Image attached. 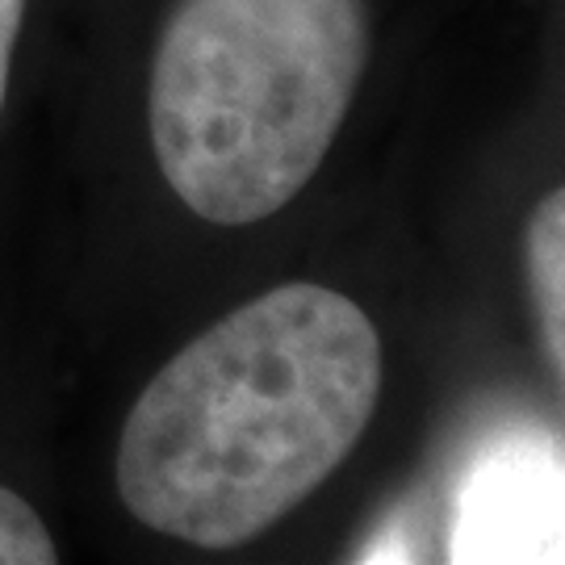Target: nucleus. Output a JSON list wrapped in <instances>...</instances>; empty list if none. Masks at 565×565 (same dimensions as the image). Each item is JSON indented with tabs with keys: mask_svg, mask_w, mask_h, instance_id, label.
<instances>
[{
	"mask_svg": "<svg viewBox=\"0 0 565 565\" xmlns=\"http://www.w3.org/2000/svg\"><path fill=\"white\" fill-rule=\"evenodd\" d=\"M21 13H25V0H0V109H4V93H9V67H13V46L21 34Z\"/></svg>",
	"mask_w": 565,
	"mask_h": 565,
	"instance_id": "5",
	"label": "nucleus"
},
{
	"mask_svg": "<svg viewBox=\"0 0 565 565\" xmlns=\"http://www.w3.org/2000/svg\"><path fill=\"white\" fill-rule=\"evenodd\" d=\"M364 0H181L151 63V147L198 218L247 226L315 181L369 63Z\"/></svg>",
	"mask_w": 565,
	"mask_h": 565,
	"instance_id": "2",
	"label": "nucleus"
},
{
	"mask_svg": "<svg viewBox=\"0 0 565 565\" xmlns=\"http://www.w3.org/2000/svg\"><path fill=\"white\" fill-rule=\"evenodd\" d=\"M527 277L541 323V343L562 377L565 369V193L553 189L527 223Z\"/></svg>",
	"mask_w": 565,
	"mask_h": 565,
	"instance_id": "3",
	"label": "nucleus"
},
{
	"mask_svg": "<svg viewBox=\"0 0 565 565\" xmlns=\"http://www.w3.org/2000/svg\"><path fill=\"white\" fill-rule=\"evenodd\" d=\"M55 541L18 490L0 486V565H55Z\"/></svg>",
	"mask_w": 565,
	"mask_h": 565,
	"instance_id": "4",
	"label": "nucleus"
},
{
	"mask_svg": "<svg viewBox=\"0 0 565 565\" xmlns=\"http://www.w3.org/2000/svg\"><path fill=\"white\" fill-rule=\"evenodd\" d=\"M377 398L373 319L327 285H277L147 382L118 440L121 503L160 536L239 548L348 461Z\"/></svg>",
	"mask_w": 565,
	"mask_h": 565,
	"instance_id": "1",
	"label": "nucleus"
}]
</instances>
